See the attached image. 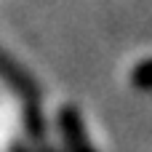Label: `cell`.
<instances>
[{"label": "cell", "instance_id": "3", "mask_svg": "<svg viewBox=\"0 0 152 152\" xmlns=\"http://www.w3.org/2000/svg\"><path fill=\"white\" fill-rule=\"evenodd\" d=\"M128 80H131V86L139 88V91H152V59L139 61V64L131 69Z\"/></svg>", "mask_w": 152, "mask_h": 152}, {"label": "cell", "instance_id": "1", "mask_svg": "<svg viewBox=\"0 0 152 152\" xmlns=\"http://www.w3.org/2000/svg\"><path fill=\"white\" fill-rule=\"evenodd\" d=\"M0 77L24 99V102H40V88L35 83V77L0 45Z\"/></svg>", "mask_w": 152, "mask_h": 152}, {"label": "cell", "instance_id": "2", "mask_svg": "<svg viewBox=\"0 0 152 152\" xmlns=\"http://www.w3.org/2000/svg\"><path fill=\"white\" fill-rule=\"evenodd\" d=\"M59 128H61V136H64V144L69 152H96L88 134H86V123H83V115L75 104H64L59 110Z\"/></svg>", "mask_w": 152, "mask_h": 152}]
</instances>
